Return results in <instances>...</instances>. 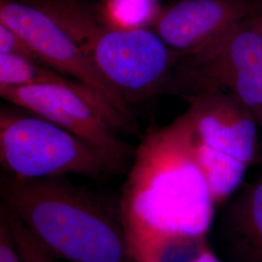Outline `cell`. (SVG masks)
Masks as SVG:
<instances>
[{"label":"cell","instance_id":"obj_17","mask_svg":"<svg viewBox=\"0 0 262 262\" xmlns=\"http://www.w3.org/2000/svg\"><path fill=\"white\" fill-rule=\"evenodd\" d=\"M19 1H25V0H19Z\"/></svg>","mask_w":262,"mask_h":262},{"label":"cell","instance_id":"obj_7","mask_svg":"<svg viewBox=\"0 0 262 262\" xmlns=\"http://www.w3.org/2000/svg\"><path fill=\"white\" fill-rule=\"evenodd\" d=\"M0 23L24 38L44 64L84 84L125 120L136 125L122 94L47 13L19 0H0Z\"/></svg>","mask_w":262,"mask_h":262},{"label":"cell","instance_id":"obj_9","mask_svg":"<svg viewBox=\"0 0 262 262\" xmlns=\"http://www.w3.org/2000/svg\"><path fill=\"white\" fill-rule=\"evenodd\" d=\"M261 10L262 0H176L158 11L152 30L172 51L186 55Z\"/></svg>","mask_w":262,"mask_h":262},{"label":"cell","instance_id":"obj_11","mask_svg":"<svg viewBox=\"0 0 262 262\" xmlns=\"http://www.w3.org/2000/svg\"><path fill=\"white\" fill-rule=\"evenodd\" d=\"M32 84L60 85L70 89L86 99L117 132L137 133L135 124L128 122L84 84L44 63L25 57L0 54V86Z\"/></svg>","mask_w":262,"mask_h":262},{"label":"cell","instance_id":"obj_6","mask_svg":"<svg viewBox=\"0 0 262 262\" xmlns=\"http://www.w3.org/2000/svg\"><path fill=\"white\" fill-rule=\"evenodd\" d=\"M250 19L195 52L177 53L172 92L184 98L206 91L226 92L257 121L262 113V36Z\"/></svg>","mask_w":262,"mask_h":262},{"label":"cell","instance_id":"obj_5","mask_svg":"<svg viewBox=\"0 0 262 262\" xmlns=\"http://www.w3.org/2000/svg\"><path fill=\"white\" fill-rule=\"evenodd\" d=\"M0 109V162L19 178L80 175L101 180L112 175L88 143L56 123L18 106Z\"/></svg>","mask_w":262,"mask_h":262},{"label":"cell","instance_id":"obj_1","mask_svg":"<svg viewBox=\"0 0 262 262\" xmlns=\"http://www.w3.org/2000/svg\"><path fill=\"white\" fill-rule=\"evenodd\" d=\"M119 202L135 262L171 240L206 237L216 205L187 111L144 134Z\"/></svg>","mask_w":262,"mask_h":262},{"label":"cell","instance_id":"obj_4","mask_svg":"<svg viewBox=\"0 0 262 262\" xmlns=\"http://www.w3.org/2000/svg\"><path fill=\"white\" fill-rule=\"evenodd\" d=\"M197 160L215 205H221L243 183L258 150L254 115L232 95L206 91L186 96Z\"/></svg>","mask_w":262,"mask_h":262},{"label":"cell","instance_id":"obj_14","mask_svg":"<svg viewBox=\"0 0 262 262\" xmlns=\"http://www.w3.org/2000/svg\"><path fill=\"white\" fill-rule=\"evenodd\" d=\"M0 262H24L2 211L0 213Z\"/></svg>","mask_w":262,"mask_h":262},{"label":"cell","instance_id":"obj_10","mask_svg":"<svg viewBox=\"0 0 262 262\" xmlns=\"http://www.w3.org/2000/svg\"><path fill=\"white\" fill-rule=\"evenodd\" d=\"M212 226L222 262H262V174L224 201Z\"/></svg>","mask_w":262,"mask_h":262},{"label":"cell","instance_id":"obj_13","mask_svg":"<svg viewBox=\"0 0 262 262\" xmlns=\"http://www.w3.org/2000/svg\"><path fill=\"white\" fill-rule=\"evenodd\" d=\"M0 54L25 57L43 63L37 53L17 32L0 23Z\"/></svg>","mask_w":262,"mask_h":262},{"label":"cell","instance_id":"obj_8","mask_svg":"<svg viewBox=\"0 0 262 262\" xmlns=\"http://www.w3.org/2000/svg\"><path fill=\"white\" fill-rule=\"evenodd\" d=\"M0 95L84 140L102 157L113 174L124 172L133 159L130 146L92 104L70 89L47 84L0 86Z\"/></svg>","mask_w":262,"mask_h":262},{"label":"cell","instance_id":"obj_2","mask_svg":"<svg viewBox=\"0 0 262 262\" xmlns=\"http://www.w3.org/2000/svg\"><path fill=\"white\" fill-rule=\"evenodd\" d=\"M2 206L48 253L67 262H135L120 202L66 176L0 177Z\"/></svg>","mask_w":262,"mask_h":262},{"label":"cell","instance_id":"obj_15","mask_svg":"<svg viewBox=\"0 0 262 262\" xmlns=\"http://www.w3.org/2000/svg\"><path fill=\"white\" fill-rule=\"evenodd\" d=\"M250 19L251 23L253 24V28H255L262 36V10L257 15L253 16Z\"/></svg>","mask_w":262,"mask_h":262},{"label":"cell","instance_id":"obj_16","mask_svg":"<svg viewBox=\"0 0 262 262\" xmlns=\"http://www.w3.org/2000/svg\"><path fill=\"white\" fill-rule=\"evenodd\" d=\"M257 122H258V124H259L260 126H262V113L261 115H260V117H259L258 120H257Z\"/></svg>","mask_w":262,"mask_h":262},{"label":"cell","instance_id":"obj_3","mask_svg":"<svg viewBox=\"0 0 262 262\" xmlns=\"http://www.w3.org/2000/svg\"><path fill=\"white\" fill-rule=\"evenodd\" d=\"M24 3L55 19L127 103L169 92L177 54L154 30L109 27L97 19L83 0Z\"/></svg>","mask_w":262,"mask_h":262},{"label":"cell","instance_id":"obj_12","mask_svg":"<svg viewBox=\"0 0 262 262\" xmlns=\"http://www.w3.org/2000/svg\"><path fill=\"white\" fill-rule=\"evenodd\" d=\"M0 211L7 220L11 234L24 262H58V258L41 247L15 216L7 213L3 207Z\"/></svg>","mask_w":262,"mask_h":262}]
</instances>
